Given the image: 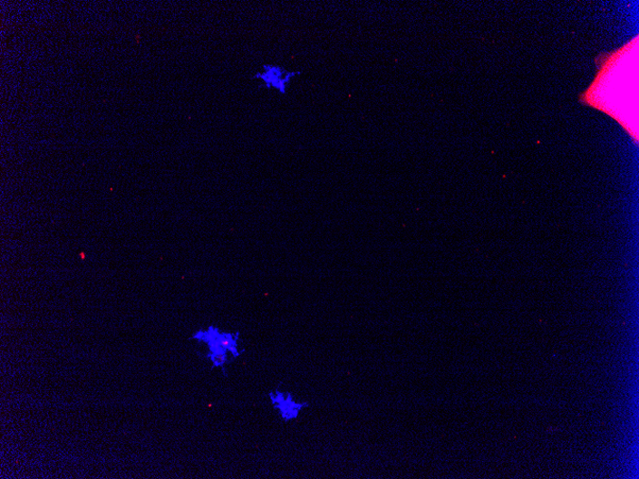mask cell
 Masks as SVG:
<instances>
[{
	"mask_svg": "<svg viewBox=\"0 0 639 479\" xmlns=\"http://www.w3.org/2000/svg\"><path fill=\"white\" fill-rule=\"evenodd\" d=\"M192 339L208 349L206 359L211 362L213 369H219L223 372H227L228 367L246 353L244 340L239 331H222L210 326L196 331Z\"/></svg>",
	"mask_w": 639,
	"mask_h": 479,
	"instance_id": "1",
	"label": "cell"
},
{
	"mask_svg": "<svg viewBox=\"0 0 639 479\" xmlns=\"http://www.w3.org/2000/svg\"><path fill=\"white\" fill-rule=\"evenodd\" d=\"M300 75L301 72L298 71L290 70L282 64L268 62L264 63L260 70L256 72L253 80L257 82L258 89L285 96Z\"/></svg>",
	"mask_w": 639,
	"mask_h": 479,
	"instance_id": "2",
	"label": "cell"
},
{
	"mask_svg": "<svg viewBox=\"0 0 639 479\" xmlns=\"http://www.w3.org/2000/svg\"><path fill=\"white\" fill-rule=\"evenodd\" d=\"M269 404L284 423L297 420L304 410L309 407L307 402L295 398L292 392L282 388H274L268 391Z\"/></svg>",
	"mask_w": 639,
	"mask_h": 479,
	"instance_id": "3",
	"label": "cell"
}]
</instances>
